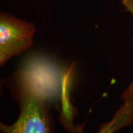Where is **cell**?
Wrapping results in <instances>:
<instances>
[{
  "instance_id": "obj_1",
  "label": "cell",
  "mask_w": 133,
  "mask_h": 133,
  "mask_svg": "<svg viewBox=\"0 0 133 133\" xmlns=\"http://www.w3.org/2000/svg\"><path fill=\"white\" fill-rule=\"evenodd\" d=\"M11 89L20 112L13 124L0 123L1 133H54L48 95L38 79L29 72H20Z\"/></svg>"
},
{
  "instance_id": "obj_2",
  "label": "cell",
  "mask_w": 133,
  "mask_h": 133,
  "mask_svg": "<svg viewBox=\"0 0 133 133\" xmlns=\"http://www.w3.org/2000/svg\"><path fill=\"white\" fill-rule=\"evenodd\" d=\"M36 29L32 22L1 12L0 65L3 66L13 57L28 50L33 44Z\"/></svg>"
},
{
  "instance_id": "obj_3",
  "label": "cell",
  "mask_w": 133,
  "mask_h": 133,
  "mask_svg": "<svg viewBox=\"0 0 133 133\" xmlns=\"http://www.w3.org/2000/svg\"><path fill=\"white\" fill-rule=\"evenodd\" d=\"M133 125V98L124 100L112 119L101 124L97 133H115L121 129Z\"/></svg>"
},
{
  "instance_id": "obj_4",
  "label": "cell",
  "mask_w": 133,
  "mask_h": 133,
  "mask_svg": "<svg viewBox=\"0 0 133 133\" xmlns=\"http://www.w3.org/2000/svg\"><path fill=\"white\" fill-rule=\"evenodd\" d=\"M122 4L126 10L130 12L133 16V0H122ZM121 98L124 101L133 98V81L127 87V88L123 92Z\"/></svg>"
}]
</instances>
